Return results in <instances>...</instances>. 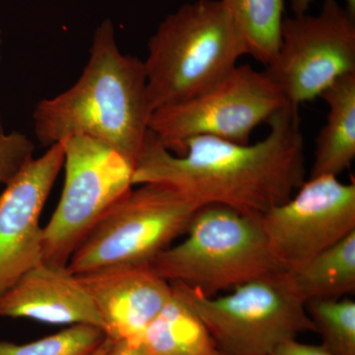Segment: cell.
<instances>
[{"label":"cell","instance_id":"obj_1","mask_svg":"<svg viewBox=\"0 0 355 355\" xmlns=\"http://www.w3.org/2000/svg\"><path fill=\"white\" fill-rule=\"evenodd\" d=\"M256 144L212 137L186 140L179 153L149 130L132 184H165L202 205H219L261 216L286 202L305 182V144L298 109L287 105L268 121Z\"/></svg>","mask_w":355,"mask_h":355},{"label":"cell","instance_id":"obj_2","mask_svg":"<svg viewBox=\"0 0 355 355\" xmlns=\"http://www.w3.org/2000/svg\"><path fill=\"white\" fill-rule=\"evenodd\" d=\"M153 114L144 62L121 53L113 22L106 19L96 29L78 80L36 105L33 128L44 147L86 137L111 147L135 166Z\"/></svg>","mask_w":355,"mask_h":355},{"label":"cell","instance_id":"obj_3","mask_svg":"<svg viewBox=\"0 0 355 355\" xmlns=\"http://www.w3.org/2000/svg\"><path fill=\"white\" fill-rule=\"evenodd\" d=\"M245 55L241 33L220 0L183 4L148 42L144 64L153 113L202 92Z\"/></svg>","mask_w":355,"mask_h":355},{"label":"cell","instance_id":"obj_4","mask_svg":"<svg viewBox=\"0 0 355 355\" xmlns=\"http://www.w3.org/2000/svg\"><path fill=\"white\" fill-rule=\"evenodd\" d=\"M184 235L183 241L154 258L149 268L167 282H182L209 297L287 272L270 250L261 216L205 205Z\"/></svg>","mask_w":355,"mask_h":355},{"label":"cell","instance_id":"obj_5","mask_svg":"<svg viewBox=\"0 0 355 355\" xmlns=\"http://www.w3.org/2000/svg\"><path fill=\"white\" fill-rule=\"evenodd\" d=\"M170 284L205 324L219 354L272 355L300 334L316 333L289 272L247 282L219 297Z\"/></svg>","mask_w":355,"mask_h":355},{"label":"cell","instance_id":"obj_6","mask_svg":"<svg viewBox=\"0 0 355 355\" xmlns=\"http://www.w3.org/2000/svg\"><path fill=\"white\" fill-rule=\"evenodd\" d=\"M128 191L79 243L67 263L74 275L116 266H147L188 231L200 207L165 184Z\"/></svg>","mask_w":355,"mask_h":355},{"label":"cell","instance_id":"obj_7","mask_svg":"<svg viewBox=\"0 0 355 355\" xmlns=\"http://www.w3.org/2000/svg\"><path fill=\"white\" fill-rule=\"evenodd\" d=\"M289 105L265 70L236 65L226 76L186 101L156 110L149 130L165 148L181 150L186 140L212 137L249 144L252 133Z\"/></svg>","mask_w":355,"mask_h":355},{"label":"cell","instance_id":"obj_8","mask_svg":"<svg viewBox=\"0 0 355 355\" xmlns=\"http://www.w3.org/2000/svg\"><path fill=\"white\" fill-rule=\"evenodd\" d=\"M64 188L43 227L44 263L67 266L79 243L128 191L135 164L113 148L86 137L62 142Z\"/></svg>","mask_w":355,"mask_h":355},{"label":"cell","instance_id":"obj_9","mask_svg":"<svg viewBox=\"0 0 355 355\" xmlns=\"http://www.w3.org/2000/svg\"><path fill=\"white\" fill-rule=\"evenodd\" d=\"M265 72L293 108L321 97L355 73V17L338 0H324L317 15L284 18L279 50Z\"/></svg>","mask_w":355,"mask_h":355},{"label":"cell","instance_id":"obj_10","mask_svg":"<svg viewBox=\"0 0 355 355\" xmlns=\"http://www.w3.org/2000/svg\"><path fill=\"white\" fill-rule=\"evenodd\" d=\"M261 220L272 254L287 272H294L355 231L354 181L309 178Z\"/></svg>","mask_w":355,"mask_h":355},{"label":"cell","instance_id":"obj_11","mask_svg":"<svg viewBox=\"0 0 355 355\" xmlns=\"http://www.w3.org/2000/svg\"><path fill=\"white\" fill-rule=\"evenodd\" d=\"M64 161L62 142L53 144L0 193V295L44 261L40 218Z\"/></svg>","mask_w":355,"mask_h":355},{"label":"cell","instance_id":"obj_12","mask_svg":"<svg viewBox=\"0 0 355 355\" xmlns=\"http://www.w3.org/2000/svg\"><path fill=\"white\" fill-rule=\"evenodd\" d=\"M113 342L140 340L172 294L171 284L149 266H116L76 275Z\"/></svg>","mask_w":355,"mask_h":355},{"label":"cell","instance_id":"obj_13","mask_svg":"<svg viewBox=\"0 0 355 355\" xmlns=\"http://www.w3.org/2000/svg\"><path fill=\"white\" fill-rule=\"evenodd\" d=\"M0 318H23L50 324H93L103 330L101 318L79 277L67 266L44 261L0 295Z\"/></svg>","mask_w":355,"mask_h":355},{"label":"cell","instance_id":"obj_14","mask_svg":"<svg viewBox=\"0 0 355 355\" xmlns=\"http://www.w3.org/2000/svg\"><path fill=\"white\" fill-rule=\"evenodd\" d=\"M321 98L328 105L329 113L316 139L310 178L338 177L355 159V73L338 78Z\"/></svg>","mask_w":355,"mask_h":355},{"label":"cell","instance_id":"obj_15","mask_svg":"<svg viewBox=\"0 0 355 355\" xmlns=\"http://www.w3.org/2000/svg\"><path fill=\"white\" fill-rule=\"evenodd\" d=\"M140 342L150 355H219L205 324L173 288Z\"/></svg>","mask_w":355,"mask_h":355},{"label":"cell","instance_id":"obj_16","mask_svg":"<svg viewBox=\"0 0 355 355\" xmlns=\"http://www.w3.org/2000/svg\"><path fill=\"white\" fill-rule=\"evenodd\" d=\"M305 302L314 299H340L355 292V231L289 272Z\"/></svg>","mask_w":355,"mask_h":355},{"label":"cell","instance_id":"obj_17","mask_svg":"<svg viewBox=\"0 0 355 355\" xmlns=\"http://www.w3.org/2000/svg\"><path fill=\"white\" fill-rule=\"evenodd\" d=\"M246 44L247 55L261 64L272 62L280 42L284 0H220Z\"/></svg>","mask_w":355,"mask_h":355},{"label":"cell","instance_id":"obj_18","mask_svg":"<svg viewBox=\"0 0 355 355\" xmlns=\"http://www.w3.org/2000/svg\"><path fill=\"white\" fill-rule=\"evenodd\" d=\"M306 310L322 338V347L334 355H355V302L352 299H314Z\"/></svg>","mask_w":355,"mask_h":355},{"label":"cell","instance_id":"obj_19","mask_svg":"<svg viewBox=\"0 0 355 355\" xmlns=\"http://www.w3.org/2000/svg\"><path fill=\"white\" fill-rule=\"evenodd\" d=\"M106 338L99 327L72 324L53 335L24 345L0 340V355H92Z\"/></svg>","mask_w":355,"mask_h":355},{"label":"cell","instance_id":"obj_20","mask_svg":"<svg viewBox=\"0 0 355 355\" xmlns=\"http://www.w3.org/2000/svg\"><path fill=\"white\" fill-rule=\"evenodd\" d=\"M34 142L20 132H7L0 113V187H6L35 158Z\"/></svg>","mask_w":355,"mask_h":355},{"label":"cell","instance_id":"obj_21","mask_svg":"<svg viewBox=\"0 0 355 355\" xmlns=\"http://www.w3.org/2000/svg\"><path fill=\"white\" fill-rule=\"evenodd\" d=\"M272 355H334L322 345H311L301 343L296 340L280 345Z\"/></svg>","mask_w":355,"mask_h":355},{"label":"cell","instance_id":"obj_22","mask_svg":"<svg viewBox=\"0 0 355 355\" xmlns=\"http://www.w3.org/2000/svg\"><path fill=\"white\" fill-rule=\"evenodd\" d=\"M107 355H150L140 340H121L113 342Z\"/></svg>","mask_w":355,"mask_h":355},{"label":"cell","instance_id":"obj_23","mask_svg":"<svg viewBox=\"0 0 355 355\" xmlns=\"http://www.w3.org/2000/svg\"><path fill=\"white\" fill-rule=\"evenodd\" d=\"M314 0H291V7L294 16L304 15L309 10L310 6ZM345 8L355 17V0H345Z\"/></svg>","mask_w":355,"mask_h":355},{"label":"cell","instance_id":"obj_24","mask_svg":"<svg viewBox=\"0 0 355 355\" xmlns=\"http://www.w3.org/2000/svg\"><path fill=\"white\" fill-rule=\"evenodd\" d=\"M112 345H113V340H110L109 338H106V340H104L100 345V347H98L97 349L95 350L94 354L92 355H107L108 354L110 349H111Z\"/></svg>","mask_w":355,"mask_h":355},{"label":"cell","instance_id":"obj_25","mask_svg":"<svg viewBox=\"0 0 355 355\" xmlns=\"http://www.w3.org/2000/svg\"><path fill=\"white\" fill-rule=\"evenodd\" d=\"M1 30H0V44H1ZM0 58H1V55H0Z\"/></svg>","mask_w":355,"mask_h":355},{"label":"cell","instance_id":"obj_26","mask_svg":"<svg viewBox=\"0 0 355 355\" xmlns=\"http://www.w3.org/2000/svg\"><path fill=\"white\" fill-rule=\"evenodd\" d=\"M219 355H221V354H219Z\"/></svg>","mask_w":355,"mask_h":355}]
</instances>
